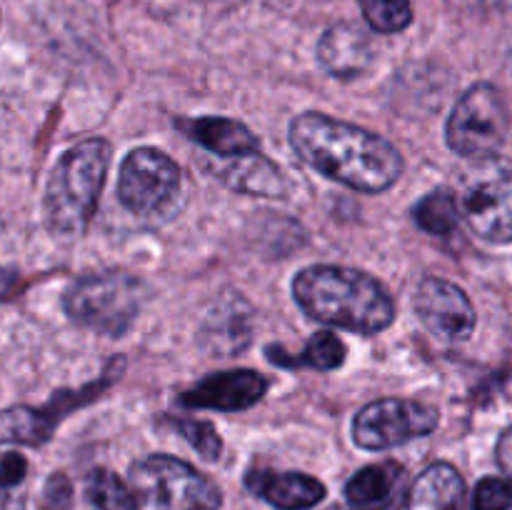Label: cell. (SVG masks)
Wrapping results in <instances>:
<instances>
[{"label": "cell", "instance_id": "6da1fadb", "mask_svg": "<svg viewBox=\"0 0 512 510\" xmlns=\"http://www.w3.org/2000/svg\"><path fill=\"white\" fill-rule=\"evenodd\" d=\"M288 140L305 165L360 193L393 188L405 168L403 155L393 143L315 110L293 118Z\"/></svg>", "mask_w": 512, "mask_h": 510}, {"label": "cell", "instance_id": "7a4b0ae2", "mask_svg": "<svg viewBox=\"0 0 512 510\" xmlns=\"http://www.w3.org/2000/svg\"><path fill=\"white\" fill-rule=\"evenodd\" d=\"M295 303L325 325L378 335L395 320V303L373 275L343 265H310L293 280Z\"/></svg>", "mask_w": 512, "mask_h": 510}, {"label": "cell", "instance_id": "3957f363", "mask_svg": "<svg viewBox=\"0 0 512 510\" xmlns=\"http://www.w3.org/2000/svg\"><path fill=\"white\" fill-rule=\"evenodd\" d=\"M110 155L113 148L103 138H88L60 155L43 198L45 225L50 233L75 238L88 228L98 210Z\"/></svg>", "mask_w": 512, "mask_h": 510}, {"label": "cell", "instance_id": "277c9868", "mask_svg": "<svg viewBox=\"0 0 512 510\" xmlns=\"http://www.w3.org/2000/svg\"><path fill=\"white\" fill-rule=\"evenodd\" d=\"M145 300V285L128 273H100L78 278L63 295V310L75 325L93 333H128Z\"/></svg>", "mask_w": 512, "mask_h": 510}, {"label": "cell", "instance_id": "5b68a950", "mask_svg": "<svg viewBox=\"0 0 512 510\" xmlns=\"http://www.w3.org/2000/svg\"><path fill=\"white\" fill-rule=\"evenodd\" d=\"M460 213L485 243H512V160L503 155L478 158L460 185Z\"/></svg>", "mask_w": 512, "mask_h": 510}, {"label": "cell", "instance_id": "8992f818", "mask_svg": "<svg viewBox=\"0 0 512 510\" xmlns=\"http://www.w3.org/2000/svg\"><path fill=\"white\" fill-rule=\"evenodd\" d=\"M130 485L155 510H218V485L185 460L148 455L130 465Z\"/></svg>", "mask_w": 512, "mask_h": 510}, {"label": "cell", "instance_id": "52a82bcc", "mask_svg": "<svg viewBox=\"0 0 512 510\" xmlns=\"http://www.w3.org/2000/svg\"><path fill=\"white\" fill-rule=\"evenodd\" d=\"M508 125V105L500 90L490 83H475L455 103L445 125V140L463 158H488L503 148Z\"/></svg>", "mask_w": 512, "mask_h": 510}, {"label": "cell", "instance_id": "ba28073f", "mask_svg": "<svg viewBox=\"0 0 512 510\" xmlns=\"http://www.w3.org/2000/svg\"><path fill=\"white\" fill-rule=\"evenodd\" d=\"M183 185L178 163L158 148H135L125 155L118 175V200L138 218L168 215Z\"/></svg>", "mask_w": 512, "mask_h": 510}, {"label": "cell", "instance_id": "9c48e42d", "mask_svg": "<svg viewBox=\"0 0 512 510\" xmlns=\"http://www.w3.org/2000/svg\"><path fill=\"white\" fill-rule=\"evenodd\" d=\"M440 425L438 408L410 398H380L365 405L353 420L355 445L388 450L430 435Z\"/></svg>", "mask_w": 512, "mask_h": 510}, {"label": "cell", "instance_id": "30bf717a", "mask_svg": "<svg viewBox=\"0 0 512 510\" xmlns=\"http://www.w3.org/2000/svg\"><path fill=\"white\" fill-rule=\"evenodd\" d=\"M415 313L443 343H465L475 330V308L463 288L443 278H425L415 290Z\"/></svg>", "mask_w": 512, "mask_h": 510}, {"label": "cell", "instance_id": "8fae6325", "mask_svg": "<svg viewBox=\"0 0 512 510\" xmlns=\"http://www.w3.org/2000/svg\"><path fill=\"white\" fill-rule=\"evenodd\" d=\"M113 380V375L100 383L88 385L80 393H58L43 408H28V405H15L0 413V445H43L53 438V430L58 420L68 413L73 405L85 403L95 398V393L105 388Z\"/></svg>", "mask_w": 512, "mask_h": 510}, {"label": "cell", "instance_id": "7c38bea8", "mask_svg": "<svg viewBox=\"0 0 512 510\" xmlns=\"http://www.w3.org/2000/svg\"><path fill=\"white\" fill-rule=\"evenodd\" d=\"M265 390H268V380L258 370H223V373L208 375L198 385L185 390L180 395V405L238 413V410H248L255 403H260Z\"/></svg>", "mask_w": 512, "mask_h": 510}, {"label": "cell", "instance_id": "4fadbf2b", "mask_svg": "<svg viewBox=\"0 0 512 510\" xmlns=\"http://www.w3.org/2000/svg\"><path fill=\"white\" fill-rule=\"evenodd\" d=\"M373 43L355 23H335L320 35L318 60L325 73L338 80H355L373 65Z\"/></svg>", "mask_w": 512, "mask_h": 510}, {"label": "cell", "instance_id": "5bb4252c", "mask_svg": "<svg viewBox=\"0 0 512 510\" xmlns=\"http://www.w3.org/2000/svg\"><path fill=\"white\" fill-rule=\"evenodd\" d=\"M253 338V313L238 295L220 298L200 328V343L218 358L243 353Z\"/></svg>", "mask_w": 512, "mask_h": 510}, {"label": "cell", "instance_id": "9a60e30c", "mask_svg": "<svg viewBox=\"0 0 512 510\" xmlns=\"http://www.w3.org/2000/svg\"><path fill=\"white\" fill-rule=\"evenodd\" d=\"M245 485L250 493L278 510H310L325 498V485L305 473L253 468L245 475Z\"/></svg>", "mask_w": 512, "mask_h": 510}, {"label": "cell", "instance_id": "2e32d148", "mask_svg": "<svg viewBox=\"0 0 512 510\" xmlns=\"http://www.w3.org/2000/svg\"><path fill=\"white\" fill-rule=\"evenodd\" d=\"M215 178L230 190H238L245 195H258V198H285L288 195V178L278 163L258 153L238 155L228 158V163L213 170Z\"/></svg>", "mask_w": 512, "mask_h": 510}, {"label": "cell", "instance_id": "e0dca14e", "mask_svg": "<svg viewBox=\"0 0 512 510\" xmlns=\"http://www.w3.org/2000/svg\"><path fill=\"white\" fill-rule=\"evenodd\" d=\"M180 128L185 130L193 143L218 158H238V155L258 153L260 140L253 130L235 118H223V115H205L195 120H180Z\"/></svg>", "mask_w": 512, "mask_h": 510}, {"label": "cell", "instance_id": "ac0fdd59", "mask_svg": "<svg viewBox=\"0 0 512 510\" xmlns=\"http://www.w3.org/2000/svg\"><path fill=\"white\" fill-rule=\"evenodd\" d=\"M465 480L450 463H433L410 485L400 510H463Z\"/></svg>", "mask_w": 512, "mask_h": 510}, {"label": "cell", "instance_id": "d6986e66", "mask_svg": "<svg viewBox=\"0 0 512 510\" xmlns=\"http://www.w3.org/2000/svg\"><path fill=\"white\" fill-rule=\"evenodd\" d=\"M403 478V465L378 463L358 470L353 478L345 483V498L353 508H383L393 505V493Z\"/></svg>", "mask_w": 512, "mask_h": 510}, {"label": "cell", "instance_id": "ffe728a7", "mask_svg": "<svg viewBox=\"0 0 512 510\" xmlns=\"http://www.w3.org/2000/svg\"><path fill=\"white\" fill-rule=\"evenodd\" d=\"M270 363L280 368H313V370H335L345 363V343L330 330H318L305 343L300 353H288L283 345H268L265 348Z\"/></svg>", "mask_w": 512, "mask_h": 510}, {"label": "cell", "instance_id": "44dd1931", "mask_svg": "<svg viewBox=\"0 0 512 510\" xmlns=\"http://www.w3.org/2000/svg\"><path fill=\"white\" fill-rule=\"evenodd\" d=\"M460 203L458 195L448 188H438L425 195L413 210V218L420 230L438 238H450L460 228Z\"/></svg>", "mask_w": 512, "mask_h": 510}, {"label": "cell", "instance_id": "7402d4cb", "mask_svg": "<svg viewBox=\"0 0 512 510\" xmlns=\"http://www.w3.org/2000/svg\"><path fill=\"white\" fill-rule=\"evenodd\" d=\"M88 490L90 503L98 510H138V498L133 490L108 468H98L88 475Z\"/></svg>", "mask_w": 512, "mask_h": 510}, {"label": "cell", "instance_id": "603a6c76", "mask_svg": "<svg viewBox=\"0 0 512 510\" xmlns=\"http://www.w3.org/2000/svg\"><path fill=\"white\" fill-rule=\"evenodd\" d=\"M365 20L378 33H400L413 23V8L410 0H360Z\"/></svg>", "mask_w": 512, "mask_h": 510}, {"label": "cell", "instance_id": "cb8c5ba5", "mask_svg": "<svg viewBox=\"0 0 512 510\" xmlns=\"http://www.w3.org/2000/svg\"><path fill=\"white\" fill-rule=\"evenodd\" d=\"M173 428L203 455L205 460H218L223 453V440L215 433L213 425L208 420H195V418H175Z\"/></svg>", "mask_w": 512, "mask_h": 510}, {"label": "cell", "instance_id": "d4e9b609", "mask_svg": "<svg viewBox=\"0 0 512 510\" xmlns=\"http://www.w3.org/2000/svg\"><path fill=\"white\" fill-rule=\"evenodd\" d=\"M473 510H512V480L490 475L475 485Z\"/></svg>", "mask_w": 512, "mask_h": 510}, {"label": "cell", "instance_id": "484cf974", "mask_svg": "<svg viewBox=\"0 0 512 510\" xmlns=\"http://www.w3.org/2000/svg\"><path fill=\"white\" fill-rule=\"evenodd\" d=\"M73 508V483L65 473H53L43 485L38 510H70Z\"/></svg>", "mask_w": 512, "mask_h": 510}, {"label": "cell", "instance_id": "4316f807", "mask_svg": "<svg viewBox=\"0 0 512 510\" xmlns=\"http://www.w3.org/2000/svg\"><path fill=\"white\" fill-rule=\"evenodd\" d=\"M28 475V460L20 453H5L0 458V480L8 485H23Z\"/></svg>", "mask_w": 512, "mask_h": 510}, {"label": "cell", "instance_id": "83f0119b", "mask_svg": "<svg viewBox=\"0 0 512 510\" xmlns=\"http://www.w3.org/2000/svg\"><path fill=\"white\" fill-rule=\"evenodd\" d=\"M445 3L465 13H493V10L512 8V0H445Z\"/></svg>", "mask_w": 512, "mask_h": 510}, {"label": "cell", "instance_id": "f1b7e54d", "mask_svg": "<svg viewBox=\"0 0 512 510\" xmlns=\"http://www.w3.org/2000/svg\"><path fill=\"white\" fill-rule=\"evenodd\" d=\"M0 510H25L23 485H8L0 480Z\"/></svg>", "mask_w": 512, "mask_h": 510}, {"label": "cell", "instance_id": "f546056e", "mask_svg": "<svg viewBox=\"0 0 512 510\" xmlns=\"http://www.w3.org/2000/svg\"><path fill=\"white\" fill-rule=\"evenodd\" d=\"M495 455H498V463L500 468H503V473L512 480V428H508L503 435H500Z\"/></svg>", "mask_w": 512, "mask_h": 510}, {"label": "cell", "instance_id": "4dcf8cb0", "mask_svg": "<svg viewBox=\"0 0 512 510\" xmlns=\"http://www.w3.org/2000/svg\"><path fill=\"white\" fill-rule=\"evenodd\" d=\"M20 285V273L13 268H3L0 265V300H8L18 293Z\"/></svg>", "mask_w": 512, "mask_h": 510}, {"label": "cell", "instance_id": "1f68e13d", "mask_svg": "<svg viewBox=\"0 0 512 510\" xmlns=\"http://www.w3.org/2000/svg\"><path fill=\"white\" fill-rule=\"evenodd\" d=\"M328 510H393V505H383V508H353V505H335V508H328Z\"/></svg>", "mask_w": 512, "mask_h": 510}]
</instances>
